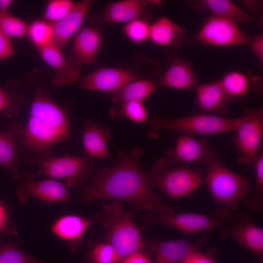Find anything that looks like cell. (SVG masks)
I'll use <instances>...</instances> for the list:
<instances>
[{
  "label": "cell",
  "mask_w": 263,
  "mask_h": 263,
  "mask_svg": "<svg viewBox=\"0 0 263 263\" xmlns=\"http://www.w3.org/2000/svg\"><path fill=\"white\" fill-rule=\"evenodd\" d=\"M143 152L139 147L132 150H119L118 160L112 168L102 167L95 171L83 189L82 201L115 200L129 202L148 213H174V209L164 204L150 185L140 162Z\"/></svg>",
  "instance_id": "cell-1"
},
{
  "label": "cell",
  "mask_w": 263,
  "mask_h": 263,
  "mask_svg": "<svg viewBox=\"0 0 263 263\" xmlns=\"http://www.w3.org/2000/svg\"><path fill=\"white\" fill-rule=\"evenodd\" d=\"M34 92L29 118L17 139L19 159L29 165L41 164L53 156V146L72 138L66 110L44 87Z\"/></svg>",
  "instance_id": "cell-2"
},
{
  "label": "cell",
  "mask_w": 263,
  "mask_h": 263,
  "mask_svg": "<svg viewBox=\"0 0 263 263\" xmlns=\"http://www.w3.org/2000/svg\"><path fill=\"white\" fill-rule=\"evenodd\" d=\"M205 164L206 184L214 203L234 213L239 208L240 201L251 193L252 189L250 181L228 169L214 150Z\"/></svg>",
  "instance_id": "cell-3"
},
{
  "label": "cell",
  "mask_w": 263,
  "mask_h": 263,
  "mask_svg": "<svg viewBox=\"0 0 263 263\" xmlns=\"http://www.w3.org/2000/svg\"><path fill=\"white\" fill-rule=\"evenodd\" d=\"M102 207L99 221L105 231L104 242L111 244L122 259L143 250L145 242L135 223L133 211H126L117 202L103 203Z\"/></svg>",
  "instance_id": "cell-4"
},
{
  "label": "cell",
  "mask_w": 263,
  "mask_h": 263,
  "mask_svg": "<svg viewBox=\"0 0 263 263\" xmlns=\"http://www.w3.org/2000/svg\"><path fill=\"white\" fill-rule=\"evenodd\" d=\"M240 122V117L231 118L207 113L179 118L160 116L147 121L150 127L148 136L155 138L157 132L163 129L170 130L181 134L211 135L235 131Z\"/></svg>",
  "instance_id": "cell-5"
},
{
  "label": "cell",
  "mask_w": 263,
  "mask_h": 263,
  "mask_svg": "<svg viewBox=\"0 0 263 263\" xmlns=\"http://www.w3.org/2000/svg\"><path fill=\"white\" fill-rule=\"evenodd\" d=\"M94 159L88 155L66 154L52 156L39 164L36 174L54 180H64L66 186L85 188L91 182L94 172Z\"/></svg>",
  "instance_id": "cell-6"
},
{
  "label": "cell",
  "mask_w": 263,
  "mask_h": 263,
  "mask_svg": "<svg viewBox=\"0 0 263 263\" xmlns=\"http://www.w3.org/2000/svg\"><path fill=\"white\" fill-rule=\"evenodd\" d=\"M234 140L238 162L255 165L260 156L263 140V108L247 109L236 130Z\"/></svg>",
  "instance_id": "cell-7"
},
{
  "label": "cell",
  "mask_w": 263,
  "mask_h": 263,
  "mask_svg": "<svg viewBox=\"0 0 263 263\" xmlns=\"http://www.w3.org/2000/svg\"><path fill=\"white\" fill-rule=\"evenodd\" d=\"M231 213L220 208L211 215L193 213H148L144 219L145 223L149 225H163L176 228L186 234L191 235L220 230Z\"/></svg>",
  "instance_id": "cell-8"
},
{
  "label": "cell",
  "mask_w": 263,
  "mask_h": 263,
  "mask_svg": "<svg viewBox=\"0 0 263 263\" xmlns=\"http://www.w3.org/2000/svg\"><path fill=\"white\" fill-rule=\"evenodd\" d=\"M225 242L234 240L262 262L263 228L248 213H231L220 229Z\"/></svg>",
  "instance_id": "cell-9"
},
{
  "label": "cell",
  "mask_w": 263,
  "mask_h": 263,
  "mask_svg": "<svg viewBox=\"0 0 263 263\" xmlns=\"http://www.w3.org/2000/svg\"><path fill=\"white\" fill-rule=\"evenodd\" d=\"M147 175L152 188H158L174 199L189 195L200 187L203 181L199 173L186 167H172L157 173L149 172Z\"/></svg>",
  "instance_id": "cell-10"
},
{
  "label": "cell",
  "mask_w": 263,
  "mask_h": 263,
  "mask_svg": "<svg viewBox=\"0 0 263 263\" xmlns=\"http://www.w3.org/2000/svg\"><path fill=\"white\" fill-rule=\"evenodd\" d=\"M213 150L205 138L198 139L188 134H181L174 148L168 150L164 157L151 167V173H157L182 164H206Z\"/></svg>",
  "instance_id": "cell-11"
},
{
  "label": "cell",
  "mask_w": 263,
  "mask_h": 263,
  "mask_svg": "<svg viewBox=\"0 0 263 263\" xmlns=\"http://www.w3.org/2000/svg\"><path fill=\"white\" fill-rule=\"evenodd\" d=\"M252 39L236 22L213 15L206 20L194 38L199 43L217 47L249 44Z\"/></svg>",
  "instance_id": "cell-12"
},
{
  "label": "cell",
  "mask_w": 263,
  "mask_h": 263,
  "mask_svg": "<svg viewBox=\"0 0 263 263\" xmlns=\"http://www.w3.org/2000/svg\"><path fill=\"white\" fill-rule=\"evenodd\" d=\"M146 78L139 71L125 67H100L83 76L80 88L90 91L113 93L127 84Z\"/></svg>",
  "instance_id": "cell-13"
},
{
  "label": "cell",
  "mask_w": 263,
  "mask_h": 263,
  "mask_svg": "<svg viewBox=\"0 0 263 263\" xmlns=\"http://www.w3.org/2000/svg\"><path fill=\"white\" fill-rule=\"evenodd\" d=\"M20 181L21 183L15 189V193L21 203H26L30 197L47 204L73 200L67 186L56 180H35L28 174L22 177Z\"/></svg>",
  "instance_id": "cell-14"
},
{
  "label": "cell",
  "mask_w": 263,
  "mask_h": 263,
  "mask_svg": "<svg viewBox=\"0 0 263 263\" xmlns=\"http://www.w3.org/2000/svg\"><path fill=\"white\" fill-rule=\"evenodd\" d=\"M207 241L206 234L196 242L185 239L145 241L144 250L154 255L152 263H180L194 252L200 250Z\"/></svg>",
  "instance_id": "cell-15"
},
{
  "label": "cell",
  "mask_w": 263,
  "mask_h": 263,
  "mask_svg": "<svg viewBox=\"0 0 263 263\" xmlns=\"http://www.w3.org/2000/svg\"><path fill=\"white\" fill-rule=\"evenodd\" d=\"M102 45L103 35L99 27L83 26L74 36L68 60L79 66L94 64Z\"/></svg>",
  "instance_id": "cell-16"
},
{
  "label": "cell",
  "mask_w": 263,
  "mask_h": 263,
  "mask_svg": "<svg viewBox=\"0 0 263 263\" xmlns=\"http://www.w3.org/2000/svg\"><path fill=\"white\" fill-rule=\"evenodd\" d=\"M38 50L41 57L54 73L51 79L53 86L70 85L79 78L81 73L80 66L67 59L61 48L52 42Z\"/></svg>",
  "instance_id": "cell-17"
},
{
  "label": "cell",
  "mask_w": 263,
  "mask_h": 263,
  "mask_svg": "<svg viewBox=\"0 0 263 263\" xmlns=\"http://www.w3.org/2000/svg\"><path fill=\"white\" fill-rule=\"evenodd\" d=\"M160 1L123 0L107 4L102 11L100 20L111 23H128L135 19L146 18L150 6H160Z\"/></svg>",
  "instance_id": "cell-18"
},
{
  "label": "cell",
  "mask_w": 263,
  "mask_h": 263,
  "mask_svg": "<svg viewBox=\"0 0 263 263\" xmlns=\"http://www.w3.org/2000/svg\"><path fill=\"white\" fill-rule=\"evenodd\" d=\"M93 2L91 0L76 2L74 8L65 17L53 23L52 43L60 48L64 47L83 27Z\"/></svg>",
  "instance_id": "cell-19"
},
{
  "label": "cell",
  "mask_w": 263,
  "mask_h": 263,
  "mask_svg": "<svg viewBox=\"0 0 263 263\" xmlns=\"http://www.w3.org/2000/svg\"><path fill=\"white\" fill-rule=\"evenodd\" d=\"M22 127L19 121H14L0 131V165L10 172L13 181L19 182L22 179L19 174L17 139Z\"/></svg>",
  "instance_id": "cell-20"
},
{
  "label": "cell",
  "mask_w": 263,
  "mask_h": 263,
  "mask_svg": "<svg viewBox=\"0 0 263 263\" xmlns=\"http://www.w3.org/2000/svg\"><path fill=\"white\" fill-rule=\"evenodd\" d=\"M111 131L107 125L91 119L84 120L82 140L87 155L93 159H112L108 147Z\"/></svg>",
  "instance_id": "cell-21"
},
{
  "label": "cell",
  "mask_w": 263,
  "mask_h": 263,
  "mask_svg": "<svg viewBox=\"0 0 263 263\" xmlns=\"http://www.w3.org/2000/svg\"><path fill=\"white\" fill-rule=\"evenodd\" d=\"M92 222L91 219L79 215H65L53 223L51 231L55 236L65 241L71 250L75 252Z\"/></svg>",
  "instance_id": "cell-22"
},
{
  "label": "cell",
  "mask_w": 263,
  "mask_h": 263,
  "mask_svg": "<svg viewBox=\"0 0 263 263\" xmlns=\"http://www.w3.org/2000/svg\"><path fill=\"white\" fill-rule=\"evenodd\" d=\"M194 89L197 104L205 113L222 115L227 112L230 100L220 81L197 84Z\"/></svg>",
  "instance_id": "cell-23"
},
{
  "label": "cell",
  "mask_w": 263,
  "mask_h": 263,
  "mask_svg": "<svg viewBox=\"0 0 263 263\" xmlns=\"http://www.w3.org/2000/svg\"><path fill=\"white\" fill-rule=\"evenodd\" d=\"M155 82L157 85L182 90L194 88L197 85L192 66L180 58L174 60Z\"/></svg>",
  "instance_id": "cell-24"
},
{
  "label": "cell",
  "mask_w": 263,
  "mask_h": 263,
  "mask_svg": "<svg viewBox=\"0 0 263 263\" xmlns=\"http://www.w3.org/2000/svg\"><path fill=\"white\" fill-rule=\"evenodd\" d=\"M186 30L169 18L159 17L150 24L149 40L161 46L180 47L186 39Z\"/></svg>",
  "instance_id": "cell-25"
},
{
  "label": "cell",
  "mask_w": 263,
  "mask_h": 263,
  "mask_svg": "<svg viewBox=\"0 0 263 263\" xmlns=\"http://www.w3.org/2000/svg\"><path fill=\"white\" fill-rule=\"evenodd\" d=\"M198 10H206L218 16L232 20L236 23L254 21L253 16L234 2L229 0H203L194 2Z\"/></svg>",
  "instance_id": "cell-26"
},
{
  "label": "cell",
  "mask_w": 263,
  "mask_h": 263,
  "mask_svg": "<svg viewBox=\"0 0 263 263\" xmlns=\"http://www.w3.org/2000/svg\"><path fill=\"white\" fill-rule=\"evenodd\" d=\"M157 88L156 82L150 78L137 79L112 93L111 100L114 105L129 102H143L155 92Z\"/></svg>",
  "instance_id": "cell-27"
},
{
  "label": "cell",
  "mask_w": 263,
  "mask_h": 263,
  "mask_svg": "<svg viewBox=\"0 0 263 263\" xmlns=\"http://www.w3.org/2000/svg\"><path fill=\"white\" fill-rule=\"evenodd\" d=\"M220 82L229 100L242 99L250 87L247 75L238 71L226 73Z\"/></svg>",
  "instance_id": "cell-28"
},
{
  "label": "cell",
  "mask_w": 263,
  "mask_h": 263,
  "mask_svg": "<svg viewBox=\"0 0 263 263\" xmlns=\"http://www.w3.org/2000/svg\"><path fill=\"white\" fill-rule=\"evenodd\" d=\"M109 115L113 119L128 118L137 123H147L148 112L143 102L133 101L114 105L109 111Z\"/></svg>",
  "instance_id": "cell-29"
},
{
  "label": "cell",
  "mask_w": 263,
  "mask_h": 263,
  "mask_svg": "<svg viewBox=\"0 0 263 263\" xmlns=\"http://www.w3.org/2000/svg\"><path fill=\"white\" fill-rule=\"evenodd\" d=\"M26 93L0 87V113L7 117L16 116L26 103Z\"/></svg>",
  "instance_id": "cell-30"
},
{
  "label": "cell",
  "mask_w": 263,
  "mask_h": 263,
  "mask_svg": "<svg viewBox=\"0 0 263 263\" xmlns=\"http://www.w3.org/2000/svg\"><path fill=\"white\" fill-rule=\"evenodd\" d=\"M256 172V183L251 193L243 198L242 203L249 209L260 212L263 210V153L260 154L254 166Z\"/></svg>",
  "instance_id": "cell-31"
},
{
  "label": "cell",
  "mask_w": 263,
  "mask_h": 263,
  "mask_svg": "<svg viewBox=\"0 0 263 263\" xmlns=\"http://www.w3.org/2000/svg\"><path fill=\"white\" fill-rule=\"evenodd\" d=\"M27 35L38 49L52 42L53 23L46 20L38 19L28 27Z\"/></svg>",
  "instance_id": "cell-32"
},
{
  "label": "cell",
  "mask_w": 263,
  "mask_h": 263,
  "mask_svg": "<svg viewBox=\"0 0 263 263\" xmlns=\"http://www.w3.org/2000/svg\"><path fill=\"white\" fill-rule=\"evenodd\" d=\"M150 24L147 18L135 19L126 23L123 33L132 42L142 43L149 40Z\"/></svg>",
  "instance_id": "cell-33"
},
{
  "label": "cell",
  "mask_w": 263,
  "mask_h": 263,
  "mask_svg": "<svg viewBox=\"0 0 263 263\" xmlns=\"http://www.w3.org/2000/svg\"><path fill=\"white\" fill-rule=\"evenodd\" d=\"M28 27L25 22L8 12L0 13V32L10 39L25 36Z\"/></svg>",
  "instance_id": "cell-34"
},
{
  "label": "cell",
  "mask_w": 263,
  "mask_h": 263,
  "mask_svg": "<svg viewBox=\"0 0 263 263\" xmlns=\"http://www.w3.org/2000/svg\"><path fill=\"white\" fill-rule=\"evenodd\" d=\"M87 259L90 263H120L122 258L111 244L104 242L92 247Z\"/></svg>",
  "instance_id": "cell-35"
},
{
  "label": "cell",
  "mask_w": 263,
  "mask_h": 263,
  "mask_svg": "<svg viewBox=\"0 0 263 263\" xmlns=\"http://www.w3.org/2000/svg\"><path fill=\"white\" fill-rule=\"evenodd\" d=\"M76 3L70 0H49L45 9L44 17L46 20L55 23L70 13Z\"/></svg>",
  "instance_id": "cell-36"
},
{
  "label": "cell",
  "mask_w": 263,
  "mask_h": 263,
  "mask_svg": "<svg viewBox=\"0 0 263 263\" xmlns=\"http://www.w3.org/2000/svg\"><path fill=\"white\" fill-rule=\"evenodd\" d=\"M0 263H44L11 244L0 245Z\"/></svg>",
  "instance_id": "cell-37"
},
{
  "label": "cell",
  "mask_w": 263,
  "mask_h": 263,
  "mask_svg": "<svg viewBox=\"0 0 263 263\" xmlns=\"http://www.w3.org/2000/svg\"><path fill=\"white\" fill-rule=\"evenodd\" d=\"M217 249L214 246H210L205 252L198 250L180 263H220L217 259Z\"/></svg>",
  "instance_id": "cell-38"
},
{
  "label": "cell",
  "mask_w": 263,
  "mask_h": 263,
  "mask_svg": "<svg viewBox=\"0 0 263 263\" xmlns=\"http://www.w3.org/2000/svg\"><path fill=\"white\" fill-rule=\"evenodd\" d=\"M15 53L11 39L0 32V60L9 58Z\"/></svg>",
  "instance_id": "cell-39"
},
{
  "label": "cell",
  "mask_w": 263,
  "mask_h": 263,
  "mask_svg": "<svg viewBox=\"0 0 263 263\" xmlns=\"http://www.w3.org/2000/svg\"><path fill=\"white\" fill-rule=\"evenodd\" d=\"M120 263H152V260L148 253L142 250L122 258Z\"/></svg>",
  "instance_id": "cell-40"
},
{
  "label": "cell",
  "mask_w": 263,
  "mask_h": 263,
  "mask_svg": "<svg viewBox=\"0 0 263 263\" xmlns=\"http://www.w3.org/2000/svg\"><path fill=\"white\" fill-rule=\"evenodd\" d=\"M249 44L261 64L263 63V35L260 34L252 39Z\"/></svg>",
  "instance_id": "cell-41"
},
{
  "label": "cell",
  "mask_w": 263,
  "mask_h": 263,
  "mask_svg": "<svg viewBox=\"0 0 263 263\" xmlns=\"http://www.w3.org/2000/svg\"><path fill=\"white\" fill-rule=\"evenodd\" d=\"M9 222L6 207L2 203L0 202V234L7 231Z\"/></svg>",
  "instance_id": "cell-42"
},
{
  "label": "cell",
  "mask_w": 263,
  "mask_h": 263,
  "mask_svg": "<svg viewBox=\"0 0 263 263\" xmlns=\"http://www.w3.org/2000/svg\"><path fill=\"white\" fill-rule=\"evenodd\" d=\"M14 1L12 0H0V13H7Z\"/></svg>",
  "instance_id": "cell-43"
}]
</instances>
